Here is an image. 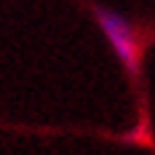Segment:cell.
Wrapping results in <instances>:
<instances>
[{
	"label": "cell",
	"mask_w": 155,
	"mask_h": 155,
	"mask_svg": "<svg viewBox=\"0 0 155 155\" xmlns=\"http://www.w3.org/2000/svg\"><path fill=\"white\" fill-rule=\"evenodd\" d=\"M94 16H96L99 30L104 32L107 43L112 46L115 56L123 62L126 72H131V78L137 80L139 67H142V38L137 32V27L118 11H110V8H102V5L94 8Z\"/></svg>",
	"instance_id": "obj_1"
}]
</instances>
